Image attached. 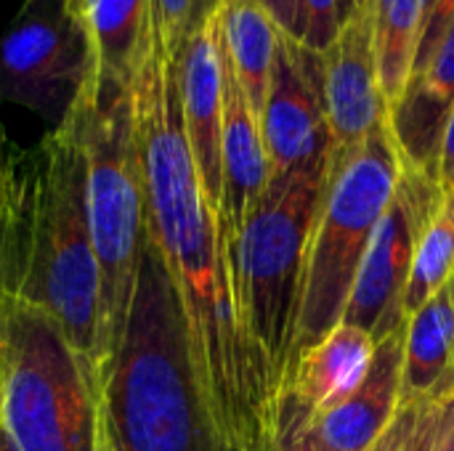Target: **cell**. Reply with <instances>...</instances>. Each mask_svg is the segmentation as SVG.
Segmentation results:
<instances>
[{
    "label": "cell",
    "mask_w": 454,
    "mask_h": 451,
    "mask_svg": "<svg viewBox=\"0 0 454 451\" xmlns=\"http://www.w3.org/2000/svg\"><path fill=\"white\" fill-rule=\"evenodd\" d=\"M0 428L16 451H98L101 375L40 308L0 295Z\"/></svg>",
    "instance_id": "obj_5"
},
{
    "label": "cell",
    "mask_w": 454,
    "mask_h": 451,
    "mask_svg": "<svg viewBox=\"0 0 454 451\" xmlns=\"http://www.w3.org/2000/svg\"><path fill=\"white\" fill-rule=\"evenodd\" d=\"M90 66V37L67 0H24L0 35V101L43 114L69 112Z\"/></svg>",
    "instance_id": "obj_8"
},
{
    "label": "cell",
    "mask_w": 454,
    "mask_h": 451,
    "mask_svg": "<svg viewBox=\"0 0 454 451\" xmlns=\"http://www.w3.org/2000/svg\"><path fill=\"white\" fill-rule=\"evenodd\" d=\"M0 451H16L13 449V444H11V439L5 436V431L0 428Z\"/></svg>",
    "instance_id": "obj_33"
},
{
    "label": "cell",
    "mask_w": 454,
    "mask_h": 451,
    "mask_svg": "<svg viewBox=\"0 0 454 451\" xmlns=\"http://www.w3.org/2000/svg\"><path fill=\"white\" fill-rule=\"evenodd\" d=\"M354 3H356V0H354Z\"/></svg>",
    "instance_id": "obj_34"
},
{
    "label": "cell",
    "mask_w": 454,
    "mask_h": 451,
    "mask_svg": "<svg viewBox=\"0 0 454 451\" xmlns=\"http://www.w3.org/2000/svg\"><path fill=\"white\" fill-rule=\"evenodd\" d=\"M444 205L439 178L404 162L399 186L383 213L362 260L343 322L364 330L375 343L407 324L404 292L426 231Z\"/></svg>",
    "instance_id": "obj_9"
},
{
    "label": "cell",
    "mask_w": 454,
    "mask_h": 451,
    "mask_svg": "<svg viewBox=\"0 0 454 451\" xmlns=\"http://www.w3.org/2000/svg\"><path fill=\"white\" fill-rule=\"evenodd\" d=\"M407 324L375 346L370 369L359 388L333 409L314 415L325 451H370L394 423L402 393Z\"/></svg>",
    "instance_id": "obj_14"
},
{
    "label": "cell",
    "mask_w": 454,
    "mask_h": 451,
    "mask_svg": "<svg viewBox=\"0 0 454 451\" xmlns=\"http://www.w3.org/2000/svg\"><path fill=\"white\" fill-rule=\"evenodd\" d=\"M221 40L234 74L261 120L277 53L279 29L261 0H223L218 11Z\"/></svg>",
    "instance_id": "obj_19"
},
{
    "label": "cell",
    "mask_w": 454,
    "mask_h": 451,
    "mask_svg": "<svg viewBox=\"0 0 454 451\" xmlns=\"http://www.w3.org/2000/svg\"><path fill=\"white\" fill-rule=\"evenodd\" d=\"M277 29L301 43V0H261Z\"/></svg>",
    "instance_id": "obj_27"
},
{
    "label": "cell",
    "mask_w": 454,
    "mask_h": 451,
    "mask_svg": "<svg viewBox=\"0 0 454 451\" xmlns=\"http://www.w3.org/2000/svg\"><path fill=\"white\" fill-rule=\"evenodd\" d=\"M370 451H372V449H370Z\"/></svg>",
    "instance_id": "obj_35"
},
{
    "label": "cell",
    "mask_w": 454,
    "mask_h": 451,
    "mask_svg": "<svg viewBox=\"0 0 454 451\" xmlns=\"http://www.w3.org/2000/svg\"><path fill=\"white\" fill-rule=\"evenodd\" d=\"M221 11V8H218ZM176 74L186 138L194 154L202 191L221 213V130H223V66L218 40V13L192 35L178 51Z\"/></svg>",
    "instance_id": "obj_12"
},
{
    "label": "cell",
    "mask_w": 454,
    "mask_h": 451,
    "mask_svg": "<svg viewBox=\"0 0 454 451\" xmlns=\"http://www.w3.org/2000/svg\"><path fill=\"white\" fill-rule=\"evenodd\" d=\"M67 5H69V11L85 24V8H88V0H67Z\"/></svg>",
    "instance_id": "obj_31"
},
{
    "label": "cell",
    "mask_w": 454,
    "mask_h": 451,
    "mask_svg": "<svg viewBox=\"0 0 454 451\" xmlns=\"http://www.w3.org/2000/svg\"><path fill=\"white\" fill-rule=\"evenodd\" d=\"M69 114L77 122L85 154L88 226L101 268L109 362L125 327L138 263L149 239L130 85L106 82L88 66Z\"/></svg>",
    "instance_id": "obj_4"
},
{
    "label": "cell",
    "mask_w": 454,
    "mask_h": 451,
    "mask_svg": "<svg viewBox=\"0 0 454 451\" xmlns=\"http://www.w3.org/2000/svg\"><path fill=\"white\" fill-rule=\"evenodd\" d=\"M402 170L404 157L391 112L362 144L333 157L306 255L295 362L343 322L370 239L394 199Z\"/></svg>",
    "instance_id": "obj_6"
},
{
    "label": "cell",
    "mask_w": 454,
    "mask_h": 451,
    "mask_svg": "<svg viewBox=\"0 0 454 451\" xmlns=\"http://www.w3.org/2000/svg\"><path fill=\"white\" fill-rule=\"evenodd\" d=\"M13 154H16V146L8 141V136H5V128H3V122H0V223H3L5 199H8V183H11Z\"/></svg>",
    "instance_id": "obj_29"
},
{
    "label": "cell",
    "mask_w": 454,
    "mask_h": 451,
    "mask_svg": "<svg viewBox=\"0 0 454 451\" xmlns=\"http://www.w3.org/2000/svg\"><path fill=\"white\" fill-rule=\"evenodd\" d=\"M130 93L149 237L178 290L215 431L226 451H271L279 391L245 330L231 253L186 138L176 61L154 24Z\"/></svg>",
    "instance_id": "obj_1"
},
{
    "label": "cell",
    "mask_w": 454,
    "mask_h": 451,
    "mask_svg": "<svg viewBox=\"0 0 454 451\" xmlns=\"http://www.w3.org/2000/svg\"><path fill=\"white\" fill-rule=\"evenodd\" d=\"M447 404L402 407L372 451H436Z\"/></svg>",
    "instance_id": "obj_22"
},
{
    "label": "cell",
    "mask_w": 454,
    "mask_h": 451,
    "mask_svg": "<svg viewBox=\"0 0 454 451\" xmlns=\"http://www.w3.org/2000/svg\"><path fill=\"white\" fill-rule=\"evenodd\" d=\"M0 295L48 314L98 375L106 367V319L88 202L85 154L74 117L32 149H16L0 223Z\"/></svg>",
    "instance_id": "obj_2"
},
{
    "label": "cell",
    "mask_w": 454,
    "mask_h": 451,
    "mask_svg": "<svg viewBox=\"0 0 454 451\" xmlns=\"http://www.w3.org/2000/svg\"><path fill=\"white\" fill-rule=\"evenodd\" d=\"M454 112V24L436 53L412 72L391 109V128L407 165L436 175L444 133Z\"/></svg>",
    "instance_id": "obj_15"
},
{
    "label": "cell",
    "mask_w": 454,
    "mask_h": 451,
    "mask_svg": "<svg viewBox=\"0 0 454 451\" xmlns=\"http://www.w3.org/2000/svg\"><path fill=\"white\" fill-rule=\"evenodd\" d=\"M454 274V189L444 194V205L426 231L404 292V319H410Z\"/></svg>",
    "instance_id": "obj_21"
},
{
    "label": "cell",
    "mask_w": 454,
    "mask_h": 451,
    "mask_svg": "<svg viewBox=\"0 0 454 451\" xmlns=\"http://www.w3.org/2000/svg\"><path fill=\"white\" fill-rule=\"evenodd\" d=\"M327 178H271L231 245V274L247 335L282 393L295 367L306 255Z\"/></svg>",
    "instance_id": "obj_7"
},
{
    "label": "cell",
    "mask_w": 454,
    "mask_h": 451,
    "mask_svg": "<svg viewBox=\"0 0 454 451\" xmlns=\"http://www.w3.org/2000/svg\"><path fill=\"white\" fill-rule=\"evenodd\" d=\"M261 133L271 178H327L333 136L322 104L319 53L279 32Z\"/></svg>",
    "instance_id": "obj_10"
},
{
    "label": "cell",
    "mask_w": 454,
    "mask_h": 451,
    "mask_svg": "<svg viewBox=\"0 0 454 451\" xmlns=\"http://www.w3.org/2000/svg\"><path fill=\"white\" fill-rule=\"evenodd\" d=\"M367 3L372 13L380 93L391 112L404 96V88L412 77L431 0H367Z\"/></svg>",
    "instance_id": "obj_20"
},
{
    "label": "cell",
    "mask_w": 454,
    "mask_h": 451,
    "mask_svg": "<svg viewBox=\"0 0 454 451\" xmlns=\"http://www.w3.org/2000/svg\"><path fill=\"white\" fill-rule=\"evenodd\" d=\"M354 0H301V45L311 53H325L340 35Z\"/></svg>",
    "instance_id": "obj_25"
},
{
    "label": "cell",
    "mask_w": 454,
    "mask_h": 451,
    "mask_svg": "<svg viewBox=\"0 0 454 451\" xmlns=\"http://www.w3.org/2000/svg\"><path fill=\"white\" fill-rule=\"evenodd\" d=\"M375 346L378 343L364 330L340 322L325 340L298 356L287 388H295L314 412L333 409L359 388Z\"/></svg>",
    "instance_id": "obj_17"
},
{
    "label": "cell",
    "mask_w": 454,
    "mask_h": 451,
    "mask_svg": "<svg viewBox=\"0 0 454 451\" xmlns=\"http://www.w3.org/2000/svg\"><path fill=\"white\" fill-rule=\"evenodd\" d=\"M454 401V274L410 319L399 407Z\"/></svg>",
    "instance_id": "obj_16"
},
{
    "label": "cell",
    "mask_w": 454,
    "mask_h": 451,
    "mask_svg": "<svg viewBox=\"0 0 454 451\" xmlns=\"http://www.w3.org/2000/svg\"><path fill=\"white\" fill-rule=\"evenodd\" d=\"M221 40V27H218ZM221 66H223V130H221V213L218 223L226 237L229 253L242 234L247 218L258 207L269 189L271 167L261 133V120L255 117L229 53L221 40Z\"/></svg>",
    "instance_id": "obj_13"
},
{
    "label": "cell",
    "mask_w": 454,
    "mask_h": 451,
    "mask_svg": "<svg viewBox=\"0 0 454 451\" xmlns=\"http://www.w3.org/2000/svg\"><path fill=\"white\" fill-rule=\"evenodd\" d=\"M454 24V0H431L428 5V19H426V29L420 37V48H418V58H415V69H420L442 45V40L447 37L450 27ZM412 69V72H415Z\"/></svg>",
    "instance_id": "obj_26"
},
{
    "label": "cell",
    "mask_w": 454,
    "mask_h": 451,
    "mask_svg": "<svg viewBox=\"0 0 454 451\" xmlns=\"http://www.w3.org/2000/svg\"><path fill=\"white\" fill-rule=\"evenodd\" d=\"M98 451H114V447H112V441H109V436H106V431H104V425H101V439H98Z\"/></svg>",
    "instance_id": "obj_32"
},
{
    "label": "cell",
    "mask_w": 454,
    "mask_h": 451,
    "mask_svg": "<svg viewBox=\"0 0 454 451\" xmlns=\"http://www.w3.org/2000/svg\"><path fill=\"white\" fill-rule=\"evenodd\" d=\"M314 407L295 388H285L277 404L271 451H325L314 428Z\"/></svg>",
    "instance_id": "obj_24"
},
{
    "label": "cell",
    "mask_w": 454,
    "mask_h": 451,
    "mask_svg": "<svg viewBox=\"0 0 454 451\" xmlns=\"http://www.w3.org/2000/svg\"><path fill=\"white\" fill-rule=\"evenodd\" d=\"M436 451H454V401H447L444 407V425H442Z\"/></svg>",
    "instance_id": "obj_30"
},
{
    "label": "cell",
    "mask_w": 454,
    "mask_h": 451,
    "mask_svg": "<svg viewBox=\"0 0 454 451\" xmlns=\"http://www.w3.org/2000/svg\"><path fill=\"white\" fill-rule=\"evenodd\" d=\"M101 425L114 451H226L197 377L178 290L152 237L120 343L101 372Z\"/></svg>",
    "instance_id": "obj_3"
},
{
    "label": "cell",
    "mask_w": 454,
    "mask_h": 451,
    "mask_svg": "<svg viewBox=\"0 0 454 451\" xmlns=\"http://www.w3.org/2000/svg\"><path fill=\"white\" fill-rule=\"evenodd\" d=\"M439 186L447 194L450 189H454V112L444 133V144H442V154H439V170H436Z\"/></svg>",
    "instance_id": "obj_28"
},
{
    "label": "cell",
    "mask_w": 454,
    "mask_h": 451,
    "mask_svg": "<svg viewBox=\"0 0 454 451\" xmlns=\"http://www.w3.org/2000/svg\"><path fill=\"white\" fill-rule=\"evenodd\" d=\"M85 29L93 72L117 85H130L152 29V0H88Z\"/></svg>",
    "instance_id": "obj_18"
},
{
    "label": "cell",
    "mask_w": 454,
    "mask_h": 451,
    "mask_svg": "<svg viewBox=\"0 0 454 451\" xmlns=\"http://www.w3.org/2000/svg\"><path fill=\"white\" fill-rule=\"evenodd\" d=\"M322 104L333 136V157L362 144L386 117L380 93L372 13L367 0H356L335 43L319 56Z\"/></svg>",
    "instance_id": "obj_11"
},
{
    "label": "cell",
    "mask_w": 454,
    "mask_h": 451,
    "mask_svg": "<svg viewBox=\"0 0 454 451\" xmlns=\"http://www.w3.org/2000/svg\"><path fill=\"white\" fill-rule=\"evenodd\" d=\"M221 3L223 0H152V24L162 35L173 58L192 40V35L218 13Z\"/></svg>",
    "instance_id": "obj_23"
}]
</instances>
